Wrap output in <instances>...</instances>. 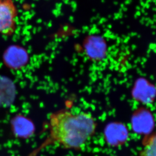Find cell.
I'll list each match as a JSON object with an SVG mask.
<instances>
[{"label": "cell", "mask_w": 156, "mask_h": 156, "mask_svg": "<svg viewBox=\"0 0 156 156\" xmlns=\"http://www.w3.org/2000/svg\"><path fill=\"white\" fill-rule=\"evenodd\" d=\"M51 141L68 149H81L94 135L97 124L88 112L62 109L49 117Z\"/></svg>", "instance_id": "1"}, {"label": "cell", "mask_w": 156, "mask_h": 156, "mask_svg": "<svg viewBox=\"0 0 156 156\" xmlns=\"http://www.w3.org/2000/svg\"><path fill=\"white\" fill-rule=\"evenodd\" d=\"M17 15L13 0H0V34L10 36L14 33Z\"/></svg>", "instance_id": "2"}, {"label": "cell", "mask_w": 156, "mask_h": 156, "mask_svg": "<svg viewBox=\"0 0 156 156\" xmlns=\"http://www.w3.org/2000/svg\"><path fill=\"white\" fill-rule=\"evenodd\" d=\"M85 50L87 56L93 60H101L106 56L107 44L100 36H91L85 43Z\"/></svg>", "instance_id": "3"}, {"label": "cell", "mask_w": 156, "mask_h": 156, "mask_svg": "<svg viewBox=\"0 0 156 156\" xmlns=\"http://www.w3.org/2000/svg\"><path fill=\"white\" fill-rule=\"evenodd\" d=\"M28 60L25 50L18 46L8 48L3 55V61L5 65L12 69H17L24 66Z\"/></svg>", "instance_id": "4"}, {"label": "cell", "mask_w": 156, "mask_h": 156, "mask_svg": "<svg viewBox=\"0 0 156 156\" xmlns=\"http://www.w3.org/2000/svg\"><path fill=\"white\" fill-rule=\"evenodd\" d=\"M133 94L134 97L139 100L147 102L156 95V87L145 78H139L135 83Z\"/></svg>", "instance_id": "5"}, {"label": "cell", "mask_w": 156, "mask_h": 156, "mask_svg": "<svg viewBox=\"0 0 156 156\" xmlns=\"http://www.w3.org/2000/svg\"><path fill=\"white\" fill-rule=\"evenodd\" d=\"M141 156H156V133L147 140L141 152Z\"/></svg>", "instance_id": "6"}]
</instances>
